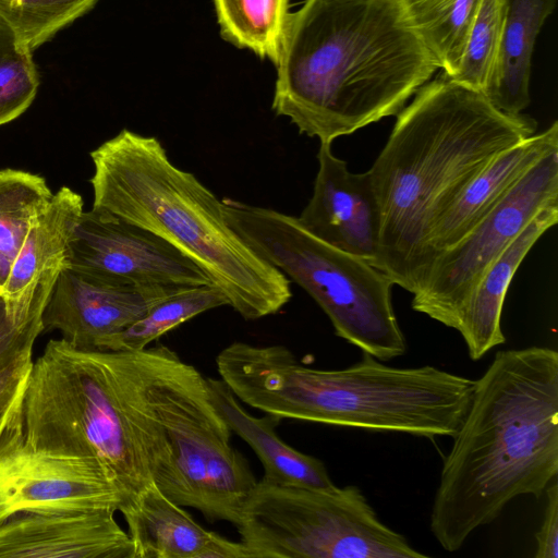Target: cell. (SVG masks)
<instances>
[{
	"mask_svg": "<svg viewBox=\"0 0 558 558\" xmlns=\"http://www.w3.org/2000/svg\"><path fill=\"white\" fill-rule=\"evenodd\" d=\"M179 291L100 283L64 267L43 313L44 331L59 330L78 349L109 351L118 335L155 303Z\"/></svg>",
	"mask_w": 558,
	"mask_h": 558,
	"instance_id": "4fadbf2b",
	"label": "cell"
},
{
	"mask_svg": "<svg viewBox=\"0 0 558 558\" xmlns=\"http://www.w3.org/2000/svg\"><path fill=\"white\" fill-rule=\"evenodd\" d=\"M207 385L214 404L231 432L258 457L264 469L263 481L286 486H335L323 461L294 449L278 436L276 427L280 417L252 415L221 379L207 377Z\"/></svg>",
	"mask_w": 558,
	"mask_h": 558,
	"instance_id": "d6986e66",
	"label": "cell"
},
{
	"mask_svg": "<svg viewBox=\"0 0 558 558\" xmlns=\"http://www.w3.org/2000/svg\"><path fill=\"white\" fill-rule=\"evenodd\" d=\"M251 558H425L381 522L357 486L257 481L236 524Z\"/></svg>",
	"mask_w": 558,
	"mask_h": 558,
	"instance_id": "ba28073f",
	"label": "cell"
},
{
	"mask_svg": "<svg viewBox=\"0 0 558 558\" xmlns=\"http://www.w3.org/2000/svg\"><path fill=\"white\" fill-rule=\"evenodd\" d=\"M221 202L232 229L312 296L338 337L380 361L405 353L392 305L395 283L386 272L316 238L298 217L232 198Z\"/></svg>",
	"mask_w": 558,
	"mask_h": 558,
	"instance_id": "52a82bcc",
	"label": "cell"
},
{
	"mask_svg": "<svg viewBox=\"0 0 558 558\" xmlns=\"http://www.w3.org/2000/svg\"><path fill=\"white\" fill-rule=\"evenodd\" d=\"M46 304L37 306L24 324L15 325L10 320L0 296V373L33 351L35 340L44 331L43 313Z\"/></svg>",
	"mask_w": 558,
	"mask_h": 558,
	"instance_id": "f546056e",
	"label": "cell"
},
{
	"mask_svg": "<svg viewBox=\"0 0 558 558\" xmlns=\"http://www.w3.org/2000/svg\"><path fill=\"white\" fill-rule=\"evenodd\" d=\"M133 558H204L220 537L205 530L153 483L120 511Z\"/></svg>",
	"mask_w": 558,
	"mask_h": 558,
	"instance_id": "44dd1931",
	"label": "cell"
},
{
	"mask_svg": "<svg viewBox=\"0 0 558 558\" xmlns=\"http://www.w3.org/2000/svg\"><path fill=\"white\" fill-rule=\"evenodd\" d=\"M239 401L280 418L434 439L453 437L475 380L436 366L396 367L363 353L342 369L301 363L283 345L234 341L216 357Z\"/></svg>",
	"mask_w": 558,
	"mask_h": 558,
	"instance_id": "5b68a950",
	"label": "cell"
},
{
	"mask_svg": "<svg viewBox=\"0 0 558 558\" xmlns=\"http://www.w3.org/2000/svg\"><path fill=\"white\" fill-rule=\"evenodd\" d=\"M228 305L222 291L214 284L179 291L155 303L148 312L118 335L109 351H135L206 311Z\"/></svg>",
	"mask_w": 558,
	"mask_h": 558,
	"instance_id": "d4e9b609",
	"label": "cell"
},
{
	"mask_svg": "<svg viewBox=\"0 0 558 558\" xmlns=\"http://www.w3.org/2000/svg\"><path fill=\"white\" fill-rule=\"evenodd\" d=\"M558 150V122L502 150L461 190L428 239L429 267L473 230L542 158ZM424 280V279H423Z\"/></svg>",
	"mask_w": 558,
	"mask_h": 558,
	"instance_id": "e0dca14e",
	"label": "cell"
},
{
	"mask_svg": "<svg viewBox=\"0 0 558 558\" xmlns=\"http://www.w3.org/2000/svg\"><path fill=\"white\" fill-rule=\"evenodd\" d=\"M32 52L0 23V125L19 118L36 97L39 76Z\"/></svg>",
	"mask_w": 558,
	"mask_h": 558,
	"instance_id": "4316f807",
	"label": "cell"
},
{
	"mask_svg": "<svg viewBox=\"0 0 558 558\" xmlns=\"http://www.w3.org/2000/svg\"><path fill=\"white\" fill-rule=\"evenodd\" d=\"M546 507L542 526L535 534V558L558 557V483L554 480L545 489Z\"/></svg>",
	"mask_w": 558,
	"mask_h": 558,
	"instance_id": "4dcf8cb0",
	"label": "cell"
},
{
	"mask_svg": "<svg viewBox=\"0 0 558 558\" xmlns=\"http://www.w3.org/2000/svg\"><path fill=\"white\" fill-rule=\"evenodd\" d=\"M500 37L492 74L483 92L505 113L530 105L532 54L536 38L558 0H501Z\"/></svg>",
	"mask_w": 558,
	"mask_h": 558,
	"instance_id": "ffe728a7",
	"label": "cell"
},
{
	"mask_svg": "<svg viewBox=\"0 0 558 558\" xmlns=\"http://www.w3.org/2000/svg\"><path fill=\"white\" fill-rule=\"evenodd\" d=\"M558 474V352L500 350L474 383L444 459L429 527L449 553L514 498H539Z\"/></svg>",
	"mask_w": 558,
	"mask_h": 558,
	"instance_id": "277c9868",
	"label": "cell"
},
{
	"mask_svg": "<svg viewBox=\"0 0 558 558\" xmlns=\"http://www.w3.org/2000/svg\"><path fill=\"white\" fill-rule=\"evenodd\" d=\"M536 130L534 118L505 113L444 73L421 86L367 170L380 220L374 265L415 293L439 218L492 159Z\"/></svg>",
	"mask_w": 558,
	"mask_h": 558,
	"instance_id": "7a4b0ae2",
	"label": "cell"
},
{
	"mask_svg": "<svg viewBox=\"0 0 558 558\" xmlns=\"http://www.w3.org/2000/svg\"><path fill=\"white\" fill-rule=\"evenodd\" d=\"M214 4L225 40L276 65L290 0H214Z\"/></svg>",
	"mask_w": 558,
	"mask_h": 558,
	"instance_id": "603a6c76",
	"label": "cell"
},
{
	"mask_svg": "<svg viewBox=\"0 0 558 558\" xmlns=\"http://www.w3.org/2000/svg\"><path fill=\"white\" fill-rule=\"evenodd\" d=\"M554 204H558V150L534 165L473 230L435 258L413 293L412 308L454 329L488 266L538 211Z\"/></svg>",
	"mask_w": 558,
	"mask_h": 558,
	"instance_id": "30bf717a",
	"label": "cell"
},
{
	"mask_svg": "<svg viewBox=\"0 0 558 558\" xmlns=\"http://www.w3.org/2000/svg\"><path fill=\"white\" fill-rule=\"evenodd\" d=\"M318 171L311 199L298 217L322 241L374 265L379 238V209L367 171L355 173L320 143Z\"/></svg>",
	"mask_w": 558,
	"mask_h": 558,
	"instance_id": "5bb4252c",
	"label": "cell"
},
{
	"mask_svg": "<svg viewBox=\"0 0 558 558\" xmlns=\"http://www.w3.org/2000/svg\"><path fill=\"white\" fill-rule=\"evenodd\" d=\"M558 222V204L538 211L519 235L488 266L463 307L454 330L463 338L472 361L506 342L501 313L508 288L526 254Z\"/></svg>",
	"mask_w": 558,
	"mask_h": 558,
	"instance_id": "ac0fdd59",
	"label": "cell"
},
{
	"mask_svg": "<svg viewBox=\"0 0 558 558\" xmlns=\"http://www.w3.org/2000/svg\"><path fill=\"white\" fill-rule=\"evenodd\" d=\"M32 364L28 352L0 373V451L23 437L22 401Z\"/></svg>",
	"mask_w": 558,
	"mask_h": 558,
	"instance_id": "f1b7e54d",
	"label": "cell"
},
{
	"mask_svg": "<svg viewBox=\"0 0 558 558\" xmlns=\"http://www.w3.org/2000/svg\"><path fill=\"white\" fill-rule=\"evenodd\" d=\"M276 68L274 112L331 144L397 116L439 69L404 0H305Z\"/></svg>",
	"mask_w": 558,
	"mask_h": 558,
	"instance_id": "6da1fadb",
	"label": "cell"
},
{
	"mask_svg": "<svg viewBox=\"0 0 558 558\" xmlns=\"http://www.w3.org/2000/svg\"><path fill=\"white\" fill-rule=\"evenodd\" d=\"M112 509L24 511L0 523V558H133Z\"/></svg>",
	"mask_w": 558,
	"mask_h": 558,
	"instance_id": "9a60e30c",
	"label": "cell"
},
{
	"mask_svg": "<svg viewBox=\"0 0 558 558\" xmlns=\"http://www.w3.org/2000/svg\"><path fill=\"white\" fill-rule=\"evenodd\" d=\"M98 0H0V23L32 51L87 13Z\"/></svg>",
	"mask_w": 558,
	"mask_h": 558,
	"instance_id": "484cf974",
	"label": "cell"
},
{
	"mask_svg": "<svg viewBox=\"0 0 558 558\" xmlns=\"http://www.w3.org/2000/svg\"><path fill=\"white\" fill-rule=\"evenodd\" d=\"M64 267L111 286L184 290L213 284L195 263L161 238L94 208L82 213Z\"/></svg>",
	"mask_w": 558,
	"mask_h": 558,
	"instance_id": "8fae6325",
	"label": "cell"
},
{
	"mask_svg": "<svg viewBox=\"0 0 558 558\" xmlns=\"http://www.w3.org/2000/svg\"><path fill=\"white\" fill-rule=\"evenodd\" d=\"M93 207L161 238L195 263L243 318L278 313L291 281L223 216L222 202L174 166L161 142L123 129L90 151Z\"/></svg>",
	"mask_w": 558,
	"mask_h": 558,
	"instance_id": "8992f818",
	"label": "cell"
},
{
	"mask_svg": "<svg viewBox=\"0 0 558 558\" xmlns=\"http://www.w3.org/2000/svg\"><path fill=\"white\" fill-rule=\"evenodd\" d=\"M52 195L41 175L0 170V293L32 221Z\"/></svg>",
	"mask_w": 558,
	"mask_h": 558,
	"instance_id": "cb8c5ba5",
	"label": "cell"
},
{
	"mask_svg": "<svg viewBox=\"0 0 558 558\" xmlns=\"http://www.w3.org/2000/svg\"><path fill=\"white\" fill-rule=\"evenodd\" d=\"M83 211L81 195L62 186L32 221L0 293L13 324H24L37 306L47 303L57 280L50 277L64 268Z\"/></svg>",
	"mask_w": 558,
	"mask_h": 558,
	"instance_id": "2e32d148",
	"label": "cell"
},
{
	"mask_svg": "<svg viewBox=\"0 0 558 558\" xmlns=\"http://www.w3.org/2000/svg\"><path fill=\"white\" fill-rule=\"evenodd\" d=\"M162 422L169 452L154 484L208 521L236 526L257 481L230 442L232 432L211 400L207 377L180 356L167 381Z\"/></svg>",
	"mask_w": 558,
	"mask_h": 558,
	"instance_id": "9c48e42d",
	"label": "cell"
},
{
	"mask_svg": "<svg viewBox=\"0 0 558 558\" xmlns=\"http://www.w3.org/2000/svg\"><path fill=\"white\" fill-rule=\"evenodd\" d=\"M123 498L95 458L27 447L23 437L0 451V523L24 511H119Z\"/></svg>",
	"mask_w": 558,
	"mask_h": 558,
	"instance_id": "7c38bea8",
	"label": "cell"
},
{
	"mask_svg": "<svg viewBox=\"0 0 558 558\" xmlns=\"http://www.w3.org/2000/svg\"><path fill=\"white\" fill-rule=\"evenodd\" d=\"M1 296V295H0Z\"/></svg>",
	"mask_w": 558,
	"mask_h": 558,
	"instance_id": "1f68e13d",
	"label": "cell"
},
{
	"mask_svg": "<svg viewBox=\"0 0 558 558\" xmlns=\"http://www.w3.org/2000/svg\"><path fill=\"white\" fill-rule=\"evenodd\" d=\"M424 46L441 69L452 76L482 0H404Z\"/></svg>",
	"mask_w": 558,
	"mask_h": 558,
	"instance_id": "7402d4cb",
	"label": "cell"
},
{
	"mask_svg": "<svg viewBox=\"0 0 558 558\" xmlns=\"http://www.w3.org/2000/svg\"><path fill=\"white\" fill-rule=\"evenodd\" d=\"M178 357L163 344L102 351L50 340L26 381L24 444L98 459L121 493L123 509L167 461L162 402Z\"/></svg>",
	"mask_w": 558,
	"mask_h": 558,
	"instance_id": "3957f363",
	"label": "cell"
},
{
	"mask_svg": "<svg viewBox=\"0 0 558 558\" xmlns=\"http://www.w3.org/2000/svg\"><path fill=\"white\" fill-rule=\"evenodd\" d=\"M501 17V0H482L458 69L449 78L468 88L485 90L497 54Z\"/></svg>",
	"mask_w": 558,
	"mask_h": 558,
	"instance_id": "83f0119b",
	"label": "cell"
}]
</instances>
